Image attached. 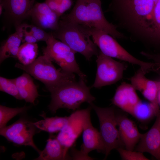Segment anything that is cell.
Returning a JSON list of instances; mask_svg holds the SVG:
<instances>
[{
	"label": "cell",
	"instance_id": "1",
	"mask_svg": "<svg viewBox=\"0 0 160 160\" xmlns=\"http://www.w3.org/2000/svg\"><path fill=\"white\" fill-rule=\"evenodd\" d=\"M90 27L77 23L64 16L52 33L55 38L65 44L76 53L82 55L88 61L99 52L92 39Z\"/></svg>",
	"mask_w": 160,
	"mask_h": 160
},
{
	"label": "cell",
	"instance_id": "2",
	"mask_svg": "<svg viewBox=\"0 0 160 160\" xmlns=\"http://www.w3.org/2000/svg\"><path fill=\"white\" fill-rule=\"evenodd\" d=\"M64 17L77 23L100 29L114 38L124 37L116 26L106 19L101 0H77L71 11Z\"/></svg>",
	"mask_w": 160,
	"mask_h": 160
},
{
	"label": "cell",
	"instance_id": "3",
	"mask_svg": "<svg viewBox=\"0 0 160 160\" xmlns=\"http://www.w3.org/2000/svg\"><path fill=\"white\" fill-rule=\"evenodd\" d=\"M86 80L79 79L68 82L53 89L50 92L51 101L48 105L49 110L55 113L60 108L76 111L83 103H90L95 98L86 84Z\"/></svg>",
	"mask_w": 160,
	"mask_h": 160
},
{
	"label": "cell",
	"instance_id": "4",
	"mask_svg": "<svg viewBox=\"0 0 160 160\" xmlns=\"http://www.w3.org/2000/svg\"><path fill=\"white\" fill-rule=\"evenodd\" d=\"M47 55L43 53L30 64L17 63L15 66L42 82L49 92L64 84L76 81L75 74L57 69Z\"/></svg>",
	"mask_w": 160,
	"mask_h": 160
},
{
	"label": "cell",
	"instance_id": "5",
	"mask_svg": "<svg viewBox=\"0 0 160 160\" xmlns=\"http://www.w3.org/2000/svg\"><path fill=\"white\" fill-rule=\"evenodd\" d=\"M90 32L93 41L104 55L138 65L146 73L157 69L158 66L156 63L144 62L135 57L108 33L100 29L91 28Z\"/></svg>",
	"mask_w": 160,
	"mask_h": 160
},
{
	"label": "cell",
	"instance_id": "6",
	"mask_svg": "<svg viewBox=\"0 0 160 160\" xmlns=\"http://www.w3.org/2000/svg\"><path fill=\"white\" fill-rule=\"evenodd\" d=\"M96 112L100 123V133L103 143L106 159L111 151L124 146L121 139L117 126L116 114L112 107L102 108L89 103Z\"/></svg>",
	"mask_w": 160,
	"mask_h": 160
},
{
	"label": "cell",
	"instance_id": "7",
	"mask_svg": "<svg viewBox=\"0 0 160 160\" xmlns=\"http://www.w3.org/2000/svg\"><path fill=\"white\" fill-rule=\"evenodd\" d=\"M46 43V46L43 49V53L47 55L63 71L76 74L79 79L86 80V75L81 70L76 62L75 52L65 44L54 37L52 32Z\"/></svg>",
	"mask_w": 160,
	"mask_h": 160
},
{
	"label": "cell",
	"instance_id": "8",
	"mask_svg": "<svg viewBox=\"0 0 160 160\" xmlns=\"http://www.w3.org/2000/svg\"><path fill=\"white\" fill-rule=\"evenodd\" d=\"M97 70L95 81L92 87L99 88L114 84L121 79L126 66L100 51L97 55Z\"/></svg>",
	"mask_w": 160,
	"mask_h": 160
},
{
	"label": "cell",
	"instance_id": "9",
	"mask_svg": "<svg viewBox=\"0 0 160 160\" xmlns=\"http://www.w3.org/2000/svg\"><path fill=\"white\" fill-rule=\"evenodd\" d=\"M92 108L91 106L87 108L83 121V143L80 151L72 150V159L92 160L88 154L94 150L105 153V147L100 132L93 127L91 122L90 112Z\"/></svg>",
	"mask_w": 160,
	"mask_h": 160
},
{
	"label": "cell",
	"instance_id": "10",
	"mask_svg": "<svg viewBox=\"0 0 160 160\" xmlns=\"http://www.w3.org/2000/svg\"><path fill=\"white\" fill-rule=\"evenodd\" d=\"M37 128L33 123L21 118L8 126L0 129V135L16 144L30 146L39 154L41 151L36 145L33 137Z\"/></svg>",
	"mask_w": 160,
	"mask_h": 160
},
{
	"label": "cell",
	"instance_id": "11",
	"mask_svg": "<svg viewBox=\"0 0 160 160\" xmlns=\"http://www.w3.org/2000/svg\"><path fill=\"white\" fill-rule=\"evenodd\" d=\"M158 0H111L109 6L123 15L135 20H145L152 17Z\"/></svg>",
	"mask_w": 160,
	"mask_h": 160
},
{
	"label": "cell",
	"instance_id": "12",
	"mask_svg": "<svg viewBox=\"0 0 160 160\" xmlns=\"http://www.w3.org/2000/svg\"><path fill=\"white\" fill-rule=\"evenodd\" d=\"M3 10V17L7 26L17 28L30 17L35 0H0Z\"/></svg>",
	"mask_w": 160,
	"mask_h": 160
},
{
	"label": "cell",
	"instance_id": "13",
	"mask_svg": "<svg viewBox=\"0 0 160 160\" xmlns=\"http://www.w3.org/2000/svg\"><path fill=\"white\" fill-rule=\"evenodd\" d=\"M87 110L86 108L75 111L70 116L68 123L59 132L56 137L68 151L82 132L83 121Z\"/></svg>",
	"mask_w": 160,
	"mask_h": 160
},
{
	"label": "cell",
	"instance_id": "14",
	"mask_svg": "<svg viewBox=\"0 0 160 160\" xmlns=\"http://www.w3.org/2000/svg\"><path fill=\"white\" fill-rule=\"evenodd\" d=\"M146 73L140 68L130 78L131 84L136 90L140 91L144 97L160 111L158 94L160 89V81H153L147 79L145 76Z\"/></svg>",
	"mask_w": 160,
	"mask_h": 160
},
{
	"label": "cell",
	"instance_id": "15",
	"mask_svg": "<svg viewBox=\"0 0 160 160\" xmlns=\"http://www.w3.org/2000/svg\"><path fill=\"white\" fill-rule=\"evenodd\" d=\"M136 151L148 152L160 160V114L151 129L146 133L141 134Z\"/></svg>",
	"mask_w": 160,
	"mask_h": 160
},
{
	"label": "cell",
	"instance_id": "16",
	"mask_svg": "<svg viewBox=\"0 0 160 160\" xmlns=\"http://www.w3.org/2000/svg\"><path fill=\"white\" fill-rule=\"evenodd\" d=\"M34 24L43 29L54 31L58 27L60 17L44 2L34 5L30 15Z\"/></svg>",
	"mask_w": 160,
	"mask_h": 160
},
{
	"label": "cell",
	"instance_id": "17",
	"mask_svg": "<svg viewBox=\"0 0 160 160\" xmlns=\"http://www.w3.org/2000/svg\"><path fill=\"white\" fill-rule=\"evenodd\" d=\"M131 84L122 83L116 89L111 101L112 103L130 114L140 100Z\"/></svg>",
	"mask_w": 160,
	"mask_h": 160
},
{
	"label": "cell",
	"instance_id": "18",
	"mask_svg": "<svg viewBox=\"0 0 160 160\" xmlns=\"http://www.w3.org/2000/svg\"><path fill=\"white\" fill-rule=\"evenodd\" d=\"M117 126L121 140L126 149L133 150L139 141L140 133L135 123L127 116L116 115Z\"/></svg>",
	"mask_w": 160,
	"mask_h": 160
},
{
	"label": "cell",
	"instance_id": "19",
	"mask_svg": "<svg viewBox=\"0 0 160 160\" xmlns=\"http://www.w3.org/2000/svg\"><path fill=\"white\" fill-rule=\"evenodd\" d=\"M24 34L22 23L15 28V31L10 35L1 44L0 49V63L9 57L17 58V54Z\"/></svg>",
	"mask_w": 160,
	"mask_h": 160
},
{
	"label": "cell",
	"instance_id": "20",
	"mask_svg": "<svg viewBox=\"0 0 160 160\" xmlns=\"http://www.w3.org/2000/svg\"><path fill=\"white\" fill-rule=\"evenodd\" d=\"M46 146L35 160H64L72 159L67 151L56 137L51 136L47 141Z\"/></svg>",
	"mask_w": 160,
	"mask_h": 160
},
{
	"label": "cell",
	"instance_id": "21",
	"mask_svg": "<svg viewBox=\"0 0 160 160\" xmlns=\"http://www.w3.org/2000/svg\"><path fill=\"white\" fill-rule=\"evenodd\" d=\"M14 79L22 99L34 104L35 100L39 95L37 87L30 75L25 72Z\"/></svg>",
	"mask_w": 160,
	"mask_h": 160
},
{
	"label": "cell",
	"instance_id": "22",
	"mask_svg": "<svg viewBox=\"0 0 160 160\" xmlns=\"http://www.w3.org/2000/svg\"><path fill=\"white\" fill-rule=\"evenodd\" d=\"M43 119L33 123L39 130L53 133L61 131L69 123V116H57L48 117L44 113L41 115Z\"/></svg>",
	"mask_w": 160,
	"mask_h": 160
},
{
	"label": "cell",
	"instance_id": "23",
	"mask_svg": "<svg viewBox=\"0 0 160 160\" xmlns=\"http://www.w3.org/2000/svg\"><path fill=\"white\" fill-rule=\"evenodd\" d=\"M130 114L141 122L149 121L155 116H158L160 112L158 111L150 102L140 100L133 107Z\"/></svg>",
	"mask_w": 160,
	"mask_h": 160
},
{
	"label": "cell",
	"instance_id": "24",
	"mask_svg": "<svg viewBox=\"0 0 160 160\" xmlns=\"http://www.w3.org/2000/svg\"><path fill=\"white\" fill-rule=\"evenodd\" d=\"M148 41L160 46V0H158L156 3L153 10Z\"/></svg>",
	"mask_w": 160,
	"mask_h": 160
},
{
	"label": "cell",
	"instance_id": "25",
	"mask_svg": "<svg viewBox=\"0 0 160 160\" xmlns=\"http://www.w3.org/2000/svg\"><path fill=\"white\" fill-rule=\"evenodd\" d=\"M38 49V45L36 43H24L19 47L17 58L23 65L30 64L36 59Z\"/></svg>",
	"mask_w": 160,
	"mask_h": 160
},
{
	"label": "cell",
	"instance_id": "26",
	"mask_svg": "<svg viewBox=\"0 0 160 160\" xmlns=\"http://www.w3.org/2000/svg\"><path fill=\"white\" fill-rule=\"evenodd\" d=\"M28 107L25 106L21 107L11 108L0 105V129L6 126L7 122L18 114L26 111Z\"/></svg>",
	"mask_w": 160,
	"mask_h": 160
},
{
	"label": "cell",
	"instance_id": "27",
	"mask_svg": "<svg viewBox=\"0 0 160 160\" xmlns=\"http://www.w3.org/2000/svg\"><path fill=\"white\" fill-rule=\"evenodd\" d=\"M0 90L12 95L17 99L23 100L19 94L14 79H9L0 76Z\"/></svg>",
	"mask_w": 160,
	"mask_h": 160
},
{
	"label": "cell",
	"instance_id": "28",
	"mask_svg": "<svg viewBox=\"0 0 160 160\" xmlns=\"http://www.w3.org/2000/svg\"><path fill=\"white\" fill-rule=\"evenodd\" d=\"M45 2L59 17L71 7L73 3L72 0H45Z\"/></svg>",
	"mask_w": 160,
	"mask_h": 160
},
{
	"label": "cell",
	"instance_id": "29",
	"mask_svg": "<svg viewBox=\"0 0 160 160\" xmlns=\"http://www.w3.org/2000/svg\"><path fill=\"white\" fill-rule=\"evenodd\" d=\"M24 28L30 33L38 41H44L45 42L49 38L50 33H48L43 29L35 25L23 24Z\"/></svg>",
	"mask_w": 160,
	"mask_h": 160
},
{
	"label": "cell",
	"instance_id": "30",
	"mask_svg": "<svg viewBox=\"0 0 160 160\" xmlns=\"http://www.w3.org/2000/svg\"><path fill=\"white\" fill-rule=\"evenodd\" d=\"M116 150L120 154L122 160H149L143 153L140 152L134 151L124 149L123 148H119Z\"/></svg>",
	"mask_w": 160,
	"mask_h": 160
},
{
	"label": "cell",
	"instance_id": "31",
	"mask_svg": "<svg viewBox=\"0 0 160 160\" xmlns=\"http://www.w3.org/2000/svg\"><path fill=\"white\" fill-rule=\"evenodd\" d=\"M140 54L160 66V54L150 53L143 51Z\"/></svg>",
	"mask_w": 160,
	"mask_h": 160
},
{
	"label": "cell",
	"instance_id": "32",
	"mask_svg": "<svg viewBox=\"0 0 160 160\" xmlns=\"http://www.w3.org/2000/svg\"><path fill=\"white\" fill-rule=\"evenodd\" d=\"M24 34L23 39L22 41L23 43L27 42L28 43H34L38 42L37 39L30 33L25 31L24 27Z\"/></svg>",
	"mask_w": 160,
	"mask_h": 160
},
{
	"label": "cell",
	"instance_id": "33",
	"mask_svg": "<svg viewBox=\"0 0 160 160\" xmlns=\"http://www.w3.org/2000/svg\"><path fill=\"white\" fill-rule=\"evenodd\" d=\"M3 10V6L1 1H0V15H1L2 13Z\"/></svg>",
	"mask_w": 160,
	"mask_h": 160
},
{
	"label": "cell",
	"instance_id": "34",
	"mask_svg": "<svg viewBox=\"0 0 160 160\" xmlns=\"http://www.w3.org/2000/svg\"><path fill=\"white\" fill-rule=\"evenodd\" d=\"M158 100L159 105H160V89L158 94Z\"/></svg>",
	"mask_w": 160,
	"mask_h": 160
},
{
	"label": "cell",
	"instance_id": "35",
	"mask_svg": "<svg viewBox=\"0 0 160 160\" xmlns=\"http://www.w3.org/2000/svg\"><path fill=\"white\" fill-rule=\"evenodd\" d=\"M155 72L158 73L160 76V71H159V69L156 71Z\"/></svg>",
	"mask_w": 160,
	"mask_h": 160
}]
</instances>
